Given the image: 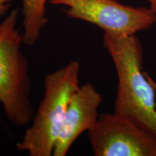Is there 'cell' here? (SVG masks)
<instances>
[{"mask_svg": "<svg viewBox=\"0 0 156 156\" xmlns=\"http://www.w3.org/2000/svg\"><path fill=\"white\" fill-rule=\"evenodd\" d=\"M80 64L71 61L44 79V93L17 149L30 156L53 155L68 105L80 87Z\"/></svg>", "mask_w": 156, "mask_h": 156, "instance_id": "obj_2", "label": "cell"}, {"mask_svg": "<svg viewBox=\"0 0 156 156\" xmlns=\"http://www.w3.org/2000/svg\"><path fill=\"white\" fill-rule=\"evenodd\" d=\"M54 5L67 7L70 18L96 25L104 33L132 36L151 28L156 14L147 7H134L116 0H49Z\"/></svg>", "mask_w": 156, "mask_h": 156, "instance_id": "obj_4", "label": "cell"}, {"mask_svg": "<svg viewBox=\"0 0 156 156\" xmlns=\"http://www.w3.org/2000/svg\"><path fill=\"white\" fill-rule=\"evenodd\" d=\"M49 0H22L23 39L24 44L32 46L40 38L48 23L46 4Z\"/></svg>", "mask_w": 156, "mask_h": 156, "instance_id": "obj_7", "label": "cell"}, {"mask_svg": "<svg viewBox=\"0 0 156 156\" xmlns=\"http://www.w3.org/2000/svg\"><path fill=\"white\" fill-rule=\"evenodd\" d=\"M103 46L118 76L114 112L156 134V89L142 72V48L135 35L104 33Z\"/></svg>", "mask_w": 156, "mask_h": 156, "instance_id": "obj_1", "label": "cell"}, {"mask_svg": "<svg viewBox=\"0 0 156 156\" xmlns=\"http://www.w3.org/2000/svg\"><path fill=\"white\" fill-rule=\"evenodd\" d=\"M15 0H0V18L8 12L12 4Z\"/></svg>", "mask_w": 156, "mask_h": 156, "instance_id": "obj_8", "label": "cell"}, {"mask_svg": "<svg viewBox=\"0 0 156 156\" xmlns=\"http://www.w3.org/2000/svg\"><path fill=\"white\" fill-rule=\"evenodd\" d=\"M101 101V95L91 83H87L78 87L66 111L54 156H65L81 134L95 125Z\"/></svg>", "mask_w": 156, "mask_h": 156, "instance_id": "obj_6", "label": "cell"}, {"mask_svg": "<svg viewBox=\"0 0 156 156\" xmlns=\"http://www.w3.org/2000/svg\"><path fill=\"white\" fill-rule=\"evenodd\" d=\"M150 80H151V83H152V84H153V86H154V87H155V88L156 89V83H155V82H154V81L153 80H152V79H151V77H150Z\"/></svg>", "mask_w": 156, "mask_h": 156, "instance_id": "obj_10", "label": "cell"}, {"mask_svg": "<svg viewBox=\"0 0 156 156\" xmlns=\"http://www.w3.org/2000/svg\"><path fill=\"white\" fill-rule=\"evenodd\" d=\"M88 136L95 156H156V134L115 112L99 116Z\"/></svg>", "mask_w": 156, "mask_h": 156, "instance_id": "obj_5", "label": "cell"}, {"mask_svg": "<svg viewBox=\"0 0 156 156\" xmlns=\"http://www.w3.org/2000/svg\"><path fill=\"white\" fill-rule=\"evenodd\" d=\"M19 11L12 10L0 22V105L15 125H29L34 115L30 101L29 64L21 48L23 32L17 28Z\"/></svg>", "mask_w": 156, "mask_h": 156, "instance_id": "obj_3", "label": "cell"}, {"mask_svg": "<svg viewBox=\"0 0 156 156\" xmlns=\"http://www.w3.org/2000/svg\"><path fill=\"white\" fill-rule=\"evenodd\" d=\"M150 4V8L156 14V0H147Z\"/></svg>", "mask_w": 156, "mask_h": 156, "instance_id": "obj_9", "label": "cell"}]
</instances>
